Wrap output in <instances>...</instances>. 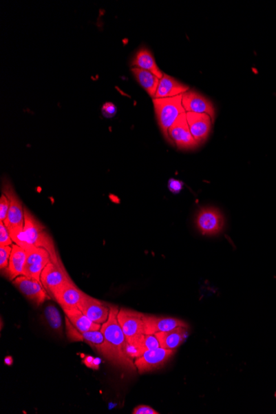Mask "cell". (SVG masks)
Instances as JSON below:
<instances>
[{
	"label": "cell",
	"mask_w": 276,
	"mask_h": 414,
	"mask_svg": "<svg viewBox=\"0 0 276 414\" xmlns=\"http://www.w3.org/2000/svg\"><path fill=\"white\" fill-rule=\"evenodd\" d=\"M118 311L119 309L117 307H114V306L110 307L108 320L103 324L100 331L114 351L115 358L117 359V366L127 370L134 371L136 366L133 360L127 358L125 353L127 338L121 326L118 324Z\"/></svg>",
	"instance_id": "6da1fadb"
},
{
	"label": "cell",
	"mask_w": 276,
	"mask_h": 414,
	"mask_svg": "<svg viewBox=\"0 0 276 414\" xmlns=\"http://www.w3.org/2000/svg\"><path fill=\"white\" fill-rule=\"evenodd\" d=\"M152 102L160 130L164 138L171 143L169 130L181 114L187 113L182 105V94L171 98L153 99Z\"/></svg>",
	"instance_id": "7a4b0ae2"
},
{
	"label": "cell",
	"mask_w": 276,
	"mask_h": 414,
	"mask_svg": "<svg viewBox=\"0 0 276 414\" xmlns=\"http://www.w3.org/2000/svg\"><path fill=\"white\" fill-rule=\"evenodd\" d=\"M23 229L32 245L46 249L51 255L52 262L63 264L57 255L55 244L51 236L47 233L42 223L27 209H24Z\"/></svg>",
	"instance_id": "3957f363"
},
{
	"label": "cell",
	"mask_w": 276,
	"mask_h": 414,
	"mask_svg": "<svg viewBox=\"0 0 276 414\" xmlns=\"http://www.w3.org/2000/svg\"><path fill=\"white\" fill-rule=\"evenodd\" d=\"M65 327H67V334L70 340L87 343L92 346V349L98 351L109 361L117 366V359L115 358L114 351L108 342L105 340L100 330L81 333L72 324L67 318H65Z\"/></svg>",
	"instance_id": "277c9868"
},
{
	"label": "cell",
	"mask_w": 276,
	"mask_h": 414,
	"mask_svg": "<svg viewBox=\"0 0 276 414\" xmlns=\"http://www.w3.org/2000/svg\"><path fill=\"white\" fill-rule=\"evenodd\" d=\"M175 353V350L164 349L160 346L156 349L147 351L141 357L135 359L136 369L139 374L160 369L166 365Z\"/></svg>",
	"instance_id": "5b68a950"
},
{
	"label": "cell",
	"mask_w": 276,
	"mask_h": 414,
	"mask_svg": "<svg viewBox=\"0 0 276 414\" xmlns=\"http://www.w3.org/2000/svg\"><path fill=\"white\" fill-rule=\"evenodd\" d=\"M27 253L23 276L41 282V275H42L44 268L52 262L51 255L46 249L36 247H32L30 249L27 250Z\"/></svg>",
	"instance_id": "8992f818"
},
{
	"label": "cell",
	"mask_w": 276,
	"mask_h": 414,
	"mask_svg": "<svg viewBox=\"0 0 276 414\" xmlns=\"http://www.w3.org/2000/svg\"><path fill=\"white\" fill-rule=\"evenodd\" d=\"M196 226L203 235L220 234L224 226V218L220 210L212 208L201 209L197 214Z\"/></svg>",
	"instance_id": "52a82bcc"
},
{
	"label": "cell",
	"mask_w": 276,
	"mask_h": 414,
	"mask_svg": "<svg viewBox=\"0 0 276 414\" xmlns=\"http://www.w3.org/2000/svg\"><path fill=\"white\" fill-rule=\"evenodd\" d=\"M171 143L175 144L179 149H193L199 146L193 138L187 118V113L181 114L168 131Z\"/></svg>",
	"instance_id": "ba28073f"
},
{
	"label": "cell",
	"mask_w": 276,
	"mask_h": 414,
	"mask_svg": "<svg viewBox=\"0 0 276 414\" xmlns=\"http://www.w3.org/2000/svg\"><path fill=\"white\" fill-rule=\"evenodd\" d=\"M63 264H56L50 262L41 275V282L46 291L52 295L57 289L63 287L64 284L72 282Z\"/></svg>",
	"instance_id": "9c48e42d"
},
{
	"label": "cell",
	"mask_w": 276,
	"mask_h": 414,
	"mask_svg": "<svg viewBox=\"0 0 276 414\" xmlns=\"http://www.w3.org/2000/svg\"><path fill=\"white\" fill-rule=\"evenodd\" d=\"M3 192L10 200L9 212H8L6 220L3 223H5L8 230L23 227L24 209L17 194L8 182L3 185Z\"/></svg>",
	"instance_id": "30bf717a"
},
{
	"label": "cell",
	"mask_w": 276,
	"mask_h": 414,
	"mask_svg": "<svg viewBox=\"0 0 276 414\" xmlns=\"http://www.w3.org/2000/svg\"><path fill=\"white\" fill-rule=\"evenodd\" d=\"M118 321L127 339L145 333L144 314L142 313L120 309L118 313Z\"/></svg>",
	"instance_id": "8fae6325"
},
{
	"label": "cell",
	"mask_w": 276,
	"mask_h": 414,
	"mask_svg": "<svg viewBox=\"0 0 276 414\" xmlns=\"http://www.w3.org/2000/svg\"><path fill=\"white\" fill-rule=\"evenodd\" d=\"M111 306L103 302L94 299L84 293L82 299L78 304V309L87 316L90 320L98 324H103L108 320Z\"/></svg>",
	"instance_id": "7c38bea8"
},
{
	"label": "cell",
	"mask_w": 276,
	"mask_h": 414,
	"mask_svg": "<svg viewBox=\"0 0 276 414\" xmlns=\"http://www.w3.org/2000/svg\"><path fill=\"white\" fill-rule=\"evenodd\" d=\"M13 283L28 300L34 302L36 305H41L45 300L50 299L47 292L45 291L46 289L38 280L28 278L25 276H20L13 280Z\"/></svg>",
	"instance_id": "4fadbf2b"
},
{
	"label": "cell",
	"mask_w": 276,
	"mask_h": 414,
	"mask_svg": "<svg viewBox=\"0 0 276 414\" xmlns=\"http://www.w3.org/2000/svg\"><path fill=\"white\" fill-rule=\"evenodd\" d=\"M182 105L187 113L205 114L215 119V109L211 101L196 91L188 90L182 94Z\"/></svg>",
	"instance_id": "5bb4252c"
},
{
	"label": "cell",
	"mask_w": 276,
	"mask_h": 414,
	"mask_svg": "<svg viewBox=\"0 0 276 414\" xmlns=\"http://www.w3.org/2000/svg\"><path fill=\"white\" fill-rule=\"evenodd\" d=\"M187 122L193 138L199 144L204 143L212 130L213 120L210 116L205 114H196L188 112Z\"/></svg>",
	"instance_id": "9a60e30c"
},
{
	"label": "cell",
	"mask_w": 276,
	"mask_h": 414,
	"mask_svg": "<svg viewBox=\"0 0 276 414\" xmlns=\"http://www.w3.org/2000/svg\"><path fill=\"white\" fill-rule=\"evenodd\" d=\"M144 324H145V334L168 332L179 327L188 329L189 327L187 322L178 318L146 315V314H144Z\"/></svg>",
	"instance_id": "2e32d148"
},
{
	"label": "cell",
	"mask_w": 276,
	"mask_h": 414,
	"mask_svg": "<svg viewBox=\"0 0 276 414\" xmlns=\"http://www.w3.org/2000/svg\"><path fill=\"white\" fill-rule=\"evenodd\" d=\"M83 295L84 292H82L73 283V281L64 284L63 287L57 289L52 293V296L55 298L57 303L60 304L63 310L78 308V304H79Z\"/></svg>",
	"instance_id": "e0dca14e"
},
{
	"label": "cell",
	"mask_w": 276,
	"mask_h": 414,
	"mask_svg": "<svg viewBox=\"0 0 276 414\" xmlns=\"http://www.w3.org/2000/svg\"><path fill=\"white\" fill-rule=\"evenodd\" d=\"M189 90V86L182 84L175 78L163 74L162 79H160L159 85L155 97L153 99L171 98L178 96L187 92Z\"/></svg>",
	"instance_id": "ac0fdd59"
},
{
	"label": "cell",
	"mask_w": 276,
	"mask_h": 414,
	"mask_svg": "<svg viewBox=\"0 0 276 414\" xmlns=\"http://www.w3.org/2000/svg\"><path fill=\"white\" fill-rule=\"evenodd\" d=\"M131 65L133 68L147 70V72L155 74L159 79H162L164 73L159 69L153 55H152L150 50L146 48L139 50L134 60L131 61Z\"/></svg>",
	"instance_id": "d6986e66"
},
{
	"label": "cell",
	"mask_w": 276,
	"mask_h": 414,
	"mask_svg": "<svg viewBox=\"0 0 276 414\" xmlns=\"http://www.w3.org/2000/svg\"><path fill=\"white\" fill-rule=\"evenodd\" d=\"M12 249L9 268L7 269L6 274L9 276L10 280H14L17 277L23 276L24 267L27 260V251L18 245H12Z\"/></svg>",
	"instance_id": "ffe728a7"
},
{
	"label": "cell",
	"mask_w": 276,
	"mask_h": 414,
	"mask_svg": "<svg viewBox=\"0 0 276 414\" xmlns=\"http://www.w3.org/2000/svg\"><path fill=\"white\" fill-rule=\"evenodd\" d=\"M64 312L69 321L75 328L81 333L90 332V331H98L101 329V325L96 324L90 320L87 316L78 308L72 309H65Z\"/></svg>",
	"instance_id": "44dd1931"
},
{
	"label": "cell",
	"mask_w": 276,
	"mask_h": 414,
	"mask_svg": "<svg viewBox=\"0 0 276 414\" xmlns=\"http://www.w3.org/2000/svg\"><path fill=\"white\" fill-rule=\"evenodd\" d=\"M185 333H187V328L179 327V328L168 331V332L158 333L155 335L158 339L160 347L164 349L176 350L181 344H183Z\"/></svg>",
	"instance_id": "7402d4cb"
},
{
	"label": "cell",
	"mask_w": 276,
	"mask_h": 414,
	"mask_svg": "<svg viewBox=\"0 0 276 414\" xmlns=\"http://www.w3.org/2000/svg\"><path fill=\"white\" fill-rule=\"evenodd\" d=\"M131 72L138 84L153 99L158 88L160 79L155 74L142 69L133 68Z\"/></svg>",
	"instance_id": "603a6c76"
},
{
	"label": "cell",
	"mask_w": 276,
	"mask_h": 414,
	"mask_svg": "<svg viewBox=\"0 0 276 414\" xmlns=\"http://www.w3.org/2000/svg\"><path fill=\"white\" fill-rule=\"evenodd\" d=\"M45 316L51 328L57 333H63V322H61V314L55 306L49 305L45 309Z\"/></svg>",
	"instance_id": "cb8c5ba5"
},
{
	"label": "cell",
	"mask_w": 276,
	"mask_h": 414,
	"mask_svg": "<svg viewBox=\"0 0 276 414\" xmlns=\"http://www.w3.org/2000/svg\"><path fill=\"white\" fill-rule=\"evenodd\" d=\"M10 237L13 242L19 247L23 248L26 251L30 249L34 245L28 240L25 231H24L23 227H19V229H14L9 230Z\"/></svg>",
	"instance_id": "d4e9b609"
},
{
	"label": "cell",
	"mask_w": 276,
	"mask_h": 414,
	"mask_svg": "<svg viewBox=\"0 0 276 414\" xmlns=\"http://www.w3.org/2000/svg\"><path fill=\"white\" fill-rule=\"evenodd\" d=\"M12 249L13 247L11 246L0 247V269L2 271H6L9 268Z\"/></svg>",
	"instance_id": "484cf974"
},
{
	"label": "cell",
	"mask_w": 276,
	"mask_h": 414,
	"mask_svg": "<svg viewBox=\"0 0 276 414\" xmlns=\"http://www.w3.org/2000/svg\"><path fill=\"white\" fill-rule=\"evenodd\" d=\"M13 242L5 223L0 222V247L13 245Z\"/></svg>",
	"instance_id": "4316f807"
},
{
	"label": "cell",
	"mask_w": 276,
	"mask_h": 414,
	"mask_svg": "<svg viewBox=\"0 0 276 414\" xmlns=\"http://www.w3.org/2000/svg\"><path fill=\"white\" fill-rule=\"evenodd\" d=\"M10 209V200L6 194H2L0 198V222H5Z\"/></svg>",
	"instance_id": "83f0119b"
},
{
	"label": "cell",
	"mask_w": 276,
	"mask_h": 414,
	"mask_svg": "<svg viewBox=\"0 0 276 414\" xmlns=\"http://www.w3.org/2000/svg\"><path fill=\"white\" fill-rule=\"evenodd\" d=\"M102 114L105 118H111L117 114V107L113 103H105L102 107Z\"/></svg>",
	"instance_id": "f1b7e54d"
},
{
	"label": "cell",
	"mask_w": 276,
	"mask_h": 414,
	"mask_svg": "<svg viewBox=\"0 0 276 414\" xmlns=\"http://www.w3.org/2000/svg\"><path fill=\"white\" fill-rule=\"evenodd\" d=\"M184 187L182 181L176 179H171L168 182L169 190L173 194H179Z\"/></svg>",
	"instance_id": "f546056e"
},
{
	"label": "cell",
	"mask_w": 276,
	"mask_h": 414,
	"mask_svg": "<svg viewBox=\"0 0 276 414\" xmlns=\"http://www.w3.org/2000/svg\"><path fill=\"white\" fill-rule=\"evenodd\" d=\"M83 363L88 368H92L93 370H98L100 368L101 363L100 358H94L92 355H86L83 360Z\"/></svg>",
	"instance_id": "4dcf8cb0"
},
{
	"label": "cell",
	"mask_w": 276,
	"mask_h": 414,
	"mask_svg": "<svg viewBox=\"0 0 276 414\" xmlns=\"http://www.w3.org/2000/svg\"><path fill=\"white\" fill-rule=\"evenodd\" d=\"M134 414H159L158 411L147 405H139L133 411Z\"/></svg>",
	"instance_id": "1f68e13d"
}]
</instances>
